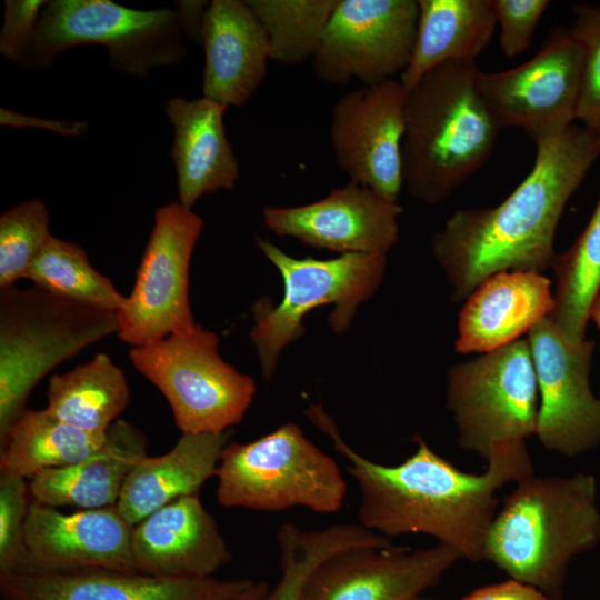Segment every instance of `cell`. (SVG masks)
<instances>
[{"label":"cell","instance_id":"1","mask_svg":"<svg viewBox=\"0 0 600 600\" xmlns=\"http://www.w3.org/2000/svg\"><path fill=\"white\" fill-rule=\"evenodd\" d=\"M307 417L346 458L360 491L359 523L386 538L423 533L472 562L484 560L499 506L497 491L533 476L522 440L492 447L487 469L468 473L436 453L420 437L414 452L396 466L374 462L353 450L326 411L311 404Z\"/></svg>","mask_w":600,"mask_h":600},{"label":"cell","instance_id":"2","mask_svg":"<svg viewBox=\"0 0 600 600\" xmlns=\"http://www.w3.org/2000/svg\"><path fill=\"white\" fill-rule=\"evenodd\" d=\"M534 143L533 168L501 203L459 209L434 233L432 253L453 301L467 299L496 273H541L551 267L563 209L600 154V146L593 131L573 123Z\"/></svg>","mask_w":600,"mask_h":600},{"label":"cell","instance_id":"3","mask_svg":"<svg viewBox=\"0 0 600 600\" xmlns=\"http://www.w3.org/2000/svg\"><path fill=\"white\" fill-rule=\"evenodd\" d=\"M478 71L474 60L446 62L407 90L403 186L423 203L444 201L494 149L501 129L479 92Z\"/></svg>","mask_w":600,"mask_h":600},{"label":"cell","instance_id":"4","mask_svg":"<svg viewBox=\"0 0 600 600\" xmlns=\"http://www.w3.org/2000/svg\"><path fill=\"white\" fill-rule=\"evenodd\" d=\"M600 542L597 481L579 472L517 482L490 527L484 560L510 579L562 600L573 557Z\"/></svg>","mask_w":600,"mask_h":600},{"label":"cell","instance_id":"5","mask_svg":"<svg viewBox=\"0 0 600 600\" xmlns=\"http://www.w3.org/2000/svg\"><path fill=\"white\" fill-rule=\"evenodd\" d=\"M207 1H180L177 9L137 10L110 0L47 1L20 63L43 68L64 50L104 46L112 67L144 77L186 54L182 37L200 40Z\"/></svg>","mask_w":600,"mask_h":600},{"label":"cell","instance_id":"6","mask_svg":"<svg viewBox=\"0 0 600 600\" xmlns=\"http://www.w3.org/2000/svg\"><path fill=\"white\" fill-rule=\"evenodd\" d=\"M117 329L116 312L36 286L0 289V441L47 374Z\"/></svg>","mask_w":600,"mask_h":600},{"label":"cell","instance_id":"7","mask_svg":"<svg viewBox=\"0 0 600 600\" xmlns=\"http://www.w3.org/2000/svg\"><path fill=\"white\" fill-rule=\"evenodd\" d=\"M216 477V497L224 508L303 507L327 514L337 512L347 494L334 459L291 422L250 442H229Z\"/></svg>","mask_w":600,"mask_h":600},{"label":"cell","instance_id":"8","mask_svg":"<svg viewBox=\"0 0 600 600\" xmlns=\"http://www.w3.org/2000/svg\"><path fill=\"white\" fill-rule=\"evenodd\" d=\"M256 246L278 269L283 281L279 304L260 299L251 308L253 327L249 337L262 374L269 380L281 351L302 336V320L311 310L332 304L334 308L329 316L332 330L342 333L349 328L360 303L381 283L386 256L343 253L327 260L297 259L260 237L256 238Z\"/></svg>","mask_w":600,"mask_h":600},{"label":"cell","instance_id":"9","mask_svg":"<svg viewBox=\"0 0 600 600\" xmlns=\"http://www.w3.org/2000/svg\"><path fill=\"white\" fill-rule=\"evenodd\" d=\"M134 369L167 399L182 433H221L243 419L253 379L219 353V338L201 326L131 348Z\"/></svg>","mask_w":600,"mask_h":600},{"label":"cell","instance_id":"10","mask_svg":"<svg viewBox=\"0 0 600 600\" xmlns=\"http://www.w3.org/2000/svg\"><path fill=\"white\" fill-rule=\"evenodd\" d=\"M538 391L528 338L452 366L447 406L459 447L488 460L494 444L536 436Z\"/></svg>","mask_w":600,"mask_h":600},{"label":"cell","instance_id":"11","mask_svg":"<svg viewBox=\"0 0 600 600\" xmlns=\"http://www.w3.org/2000/svg\"><path fill=\"white\" fill-rule=\"evenodd\" d=\"M203 219L178 201L158 208L133 288L116 312L117 336L132 348L197 323L189 300V269Z\"/></svg>","mask_w":600,"mask_h":600},{"label":"cell","instance_id":"12","mask_svg":"<svg viewBox=\"0 0 600 600\" xmlns=\"http://www.w3.org/2000/svg\"><path fill=\"white\" fill-rule=\"evenodd\" d=\"M582 64L580 40L559 28L527 62L500 72L479 70L477 86L500 129L520 128L537 142L577 119Z\"/></svg>","mask_w":600,"mask_h":600},{"label":"cell","instance_id":"13","mask_svg":"<svg viewBox=\"0 0 600 600\" xmlns=\"http://www.w3.org/2000/svg\"><path fill=\"white\" fill-rule=\"evenodd\" d=\"M418 0H339L312 58L318 79L377 84L407 69L417 37Z\"/></svg>","mask_w":600,"mask_h":600},{"label":"cell","instance_id":"14","mask_svg":"<svg viewBox=\"0 0 600 600\" xmlns=\"http://www.w3.org/2000/svg\"><path fill=\"white\" fill-rule=\"evenodd\" d=\"M540 407L536 436L548 450L574 457L600 443V399L590 387L592 340H570L550 319L528 332Z\"/></svg>","mask_w":600,"mask_h":600},{"label":"cell","instance_id":"15","mask_svg":"<svg viewBox=\"0 0 600 600\" xmlns=\"http://www.w3.org/2000/svg\"><path fill=\"white\" fill-rule=\"evenodd\" d=\"M406 94L396 79L346 92L332 108L329 130L336 162L350 181L393 202L403 187Z\"/></svg>","mask_w":600,"mask_h":600},{"label":"cell","instance_id":"16","mask_svg":"<svg viewBox=\"0 0 600 600\" xmlns=\"http://www.w3.org/2000/svg\"><path fill=\"white\" fill-rule=\"evenodd\" d=\"M403 209L350 181L324 198L297 207H264L266 227L308 247L343 253L387 254L399 239Z\"/></svg>","mask_w":600,"mask_h":600},{"label":"cell","instance_id":"17","mask_svg":"<svg viewBox=\"0 0 600 600\" xmlns=\"http://www.w3.org/2000/svg\"><path fill=\"white\" fill-rule=\"evenodd\" d=\"M462 559L454 549L359 546L334 553L309 577L301 600H409Z\"/></svg>","mask_w":600,"mask_h":600},{"label":"cell","instance_id":"18","mask_svg":"<svg viewBox=\"0 0 600 600\" xmlns=\"http://www.w3.org/2000/svg\"><path fill=\"white\" fill-rule=\"evenodd\" d=\"M133 527L117 506L63 513L31 499L23 573L137 572L131 549Z\"/></svg>","mask_w":600,"mask_h":600},{"label":"cell","instance_id":"19","mask_svg":"<svg viewBox=\"0 0 600 600\" xmlns=\"http://www.w3.org/2000/svg\"><path fill=\"white\" fill-rule=\"evenodd\" d=\"M252 582L89 569L0 574V596L2 600H232Z\"/></svg>","mask_w":600,"mask_h":600},{"label":"cell","instance_id":"20","mask_svg":"<svg viewBox=\"0 0 600 600\" xmlns=\"http://www.w3.org/2000/svg\"><path fill=\"white\" fill-rule=\"evenodd\" d=\"M136 571L160 578H208L231 560L199 494L177 499L133 527Z\"/></svg>","mask_w":600,"mask_h":600},{"label":"cell","instance_id":"21","mask_svg":"<svg viewBox=\"0 0 600 600\" xmlns=\"http://www.w3.org/2000/svg\"><path fill=\"white\" fill-rule=\"evenodd\" d=\"M202 93L226 107L244 104L261 86L270 60L267 32L246 0H212L201 26Z\"/></svg>","mask_w":600,"mask_h":600},{"label":"cell","instance_id":"22","mask_svg":"<svg viewBox=\"0 0 600 600\" xmlns=\"http://www.w3.org/2000/svg\"><path fill=\"white\" fill-rule=\"evenodd\" d=\"M554 309L551 281L539 272L507 271L483 280L460 311L459 353H486L529 332Z\"/></svg>","mask_w":600,"mask_h":600},{"label":"cell","instance_id":"23","mask_svg":"<svg viewBox=\"0 0 600 600\" xmlns=\"http://www.w3.org/2000/svg\"><path fill=\"white\" fill-rule=\"evenodd\" d=\"M226 109L204 97H174L166 104L173 127L170 156L177 171L178 202L187 209L204 194L232 189L240 177L223 124Z\"/></svg>","mask_w":600,"mask_h":600},{"label":"cell","instance_id":"24","mask_svg":"<svg viewBox=\"0 0 600 600\" xmlns=\"http://www.w3.org/2000/svg\"><path fill=\"white\" fill-rule=\"evenodd\" d=\"M144 433L132 423L117 420L104 444L89 458L61 468L47 469L30 479L31 499L40 504L99 509L116 506L134 464L148 456Z\"/></svg>","mask_w":600,"mask_h":600},{"label":"cell","instance_id":"25","mask_svg":"<svg viewBox=\"0 0 600 600\" xmlns=\"http://www.w3.org/2000/svg\"><path fill=\"white\" fill-rule=\"evenodd\" d=\"M230 432L182 433L173 448L158 457L146 456L129 472L117 502L133 526L158 509L199 493L216 472Z\"/></svg>","mask_w":600,"mask_h":600},{"label":"cell","instance_id":"26","mask_svg":"<svg viewBox=\"0 0 600 600\" xmlns=\"http://www.w3.org/2000/svg\"><path fill=\"white\" fill-rule=\"evenodd\" d=\"M418 4L416 42L400 78L406 90L442 63L476 61L497 24L491 0H418Z\"/></svg>","mask_w":600,"mask_h":600},{"label":"cell","instance_id":"27","mask_svg":"<svg viewBox=\"0 0 600 600\" xmlns=\"http://www.w3.org/2000/svg\"><path fill=\"white\" fill-rule=\"evenodd\" d=\"M106 433L84 431L46 409H26L0 441V476L31 479L53 468L78 463L94 454Z\"/></svg>","mask_w":600,"mask_h":600},{"label":"cell","instance_id":"28","mask_svg":"<svg viewBox=\"0 0 600 600\" xmlns=\"http://www.w3.org/2000/svg\"><path fill=\"white\" fill-rule=\"evenodd\" d=\"M46 410L57 419L93 433H106L128 406L127 378L107 353L64 373H54L48 382Z\"/></svg>","mask_w":600,"mask_h":600},{"label":"cell","instance_id":"29","mask_svg":"<svg viewBox=\"0 0 600 600\" xmlns=\"http://www.w3.org/2000/svg\"><path fill=\"white\" fill-rule=\"evenodd\" d=\"M280 579L262 600H301L311 573L328 558L359 547L392 546L390 540L362 524L338 523L319 530H303L292 522L277 531Z\"/></svg>","mask_w":600,"mask_h":600},{"label":"cell","instance_id":"30","mask_svg":"<svg viewBox=\"0 0 600 600\" xmlns=\"http://www.w3.org/2000/svg\"><path fill=\"white\" fill-rule=\"evenodd\" d=\"M551 267L556 289L549 317L570 340L583 341L592 303L600 294V198L582 233L556 254Z\"/></svg>","mask_w":600,"mask_h":600},{"label":"cell","instance_id":"31","mask_svg":"<svg viewBox=\"0 0 600 600\" xmlns=\"http://www.w3.org/2000/svg\"><path fill=\"white\" fill-rule=\"evenodd\" d=\"M27 279L51 293L106 311L117 312L127 299L91 266L83 248L53 236L32 262Z\"/></svg>","mask_w":600,"mask_h":600},{"label":"cell","instance_id":"32","mask_svg":"<svg viewBox=\"0 0 600 600\" xmlns=\"http://www.w3.org/2000/svg\"><path fill=\"white\" fill-rule=\"evenodd\" d=\"M270 44V60L294 64L312 59L339 0H246Z\"/></svg>","mask_w":600,"mask_h":600},{"label":"cell","instance_id":"33","mask_svg":"<svg viewBox=\"0 0 600 600\" xmlns=\"http://www.w3.org/2000/svg\"><path fill=\"white\" fill-rule=\"evenodd\" d=\"M50 214L40 199L19 202L0 214V289L27 279L28 271L52 237Z\"/></svg>","mask_w":600,"mask_h":600},{"label":"cell","instance_id":"34","mask_svg":"<svg viewBox=\"0 0 600 600\" xmlns=\"http://www.w3.org/2000/svg\"><path fill=\"white\" fill-rule=\"evenodd\" d=\"M29 497L26 479L0 476V574L23 573L26 570Z\"/></svg>","mask_w":600,"mask_h":600},{"label":"cell","instance_id":"35","mask_svg":"<svg viewBox=\"0 0 600 600\" xmlns=\"http://www.w3.org/2000/svg\"><path fill=\"white\" fill-rule=\"evenodd\" d=\"M571 28L583 49L577 119L591 131L600 128V7L574 8Z\"/></svg>","mask_w":600,"mask_h":600},{"label":"cell","instance_id":"36","mask_svg":"<svg viewBox=\"0 0 600 600\" xmlns=\"http://www.w3.org/2000/svg\"><path fill=\"white\" fill-rule=\"evenodd\" d=\"M491 3L501 29L500 48L508 58H512L529 48L536 27L550 1L491 0Z\"/></svg>","mask_w":600,"mask_h":600},{"label":"cell","instance_id":"37","mask_svg":"<svg viewBox=\"0 0 600 600\" xmlns=\"http://www.w3.org/2000/svg\"><path fill=\"white\" fill-rule=\"evenodd\" d=\"M47 1H4L3 27L0 32V52L7 59L21 62L34 34Z\"/></svg>","mask_w":600,"mask_h":600},{"label":"cell","instance_id":"38","mask_svg":"<svg viewBox=\"0 0 600 600\" xmlns=\"http://www.w3.org/2000/svg\"><path fill=\"white\" fill-rule=\"evenodd\" d=\"M461 600H551L539 589L521 581L509 579L503 582L478 588Z\"/></svg>","mask_w":600,"mask_h":600},{"label":"cell","instance_id":"39","mask_svg":"<svg viewBox=\"0 0 600 600\" xmlns=\"http://www.w3.org/2000/svg\"><path fill=\"white\" fill-rule=\"evenodd\" d=\"M1 124H10L16 127H43L47 130L54 131L63 136H80L88 127L86 121H67V120H46L36 117H28L18 112L1 109Z\"/></svg>","mask_w":600,"mask_h":600},{"label":"cell","instance_id":"40","mask_svg":"<svg viewBox=\"0 0 600 600\" xmlns=\"http://www.w3.org/2000/svg\"><path fill=\"white\" fill-rule=\"evenodd\" d=\"M269 587L266 581H253L252 584L232 600H262Z\"/></svg>","mask_w":600,"mask_h":600},{"label":"cell","instance_id":"41","mask_svg":"<svg viewBox=\"0 0 600 600\" xmlns=\"http://www.w3.org/2000/svg\"><path fill=\"white\" fill-rule=\"evenodd\" d=\"M590 318L594 321L597 327L600 329V294L596 298L592 303Z\"/></svg>","mask_w":600,"mask_h":600},{"label":"cell","instance_id":"42","mask_svg":"<svg viewBox=\"0 0 600 600\" xmlns=\"http://www.w3.org/2000/svg\"><path fill=\"white\" fill-rule=\"evenodd\" d=\"M409 600H433V599L424 598V597L418 596V597H414V598L409 599Z\"/></svg>","mask_w":600,"mask_h":600},{"label":"cell","instance_id":"43","mask_svg":"<svg viewBox=\"0 0 600 600\" xmlns=\"http://www.w3.org/2000/svg\"><path fill=\"white\" fill-rule=\"evenodd\" d=\"M594 133H596V136H597L599 146H600V128H599Z\"/></svg>","mask_w":600,"mask_h":600}]
</instances>
